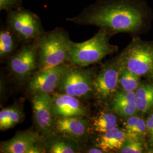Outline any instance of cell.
Returning a JSON list of instances; mask_svg holds the SVG:
<instances>
[{
    "label": "cell",
    "instance_id": "obj_10",
    "mask_svg": "<svg viewBox=\"0 0 153 153\" xmlns=\"http://www.w3.org/2000/svg\"><path fill=\"white\" fill-rule=\"evenodd\" d=\"M52 95L48 93H39L33 95V115L38 133L45 139L53 134V116L51 112Z\"/></svg>",
    "mask_w": 153,
    "mask_h": 153
},
{
    "label": "cell",
    "instance_id": "obj_22",
    "mask_svg": "<svg viewBox=\"0 0 153 153\" xmlns=\"http://www.w3.org/2000/svg\"><path fill=\"white\" fill-rule=\"evenodd\" d=\"M140 76L125 68L121 67L119 75V88L126 92H135L139 87Z\"/></svg>",
    "mask_w": 153,
    "mask_h": 153
},
{
    "label": "cell",
    "instance_id": "obj_25",
    "mask_svg": "<svg viewBox=\"0 0 153 153\" xmlns=\"http://www.w3.org/2000/svg\"><path fill=\"white\" fill-rule=\"evenodd\" d=\"M147 126V138L148 143L151 148H153V112L146 120Z\"/></svg>",
    "mask_w": 153,
    "mask_h": 153
},
{
    "label": "cell",
    "instance_id": "obj_11",
    "mask_svg": "<svg viewBox=\"0 0 153 153\" xmlns=\"http://www.w3.org/2000/svg\"><path fill=\"white\" fill-rule=\"evenodd\" d=\"M51 112L55 117H84L88 114V108L79 98L63 93H52Z\"/></svg>",
    "mask_w": 153,
    "mask_h": 153
},
{
    "label": "cell",
    "instance_id": "obj_19",
    "mask_svg": "<svg viewBox=\"0 0 153 153\" xmlns=\"http://www.w3.org/2000/svg\"><path fill=\"white\" fill-rule=\"evenodd\" d=\"M136 93V102L138 112L143 114L153 109V83H141Z\"/></svg>",
    "mask_w": 153,
    "mask_h": 153
},
{
    "label": "cell",
    "instance_id": "obj_23",
    "mask_svg": "<svg viewBox=\"0 0 153 153\" xmlns=\"http://www.w3.org/2000/svg\"><path fill=\"white\" fill-rule=\"evenodd\" d=\"M144 150L143 141L126 137L119 153H142L144 152Z\"/></svg>",
    "mask_w": 153,
    "mask_h": 153
},
{
    "label": "cell",
    "instance_id": "obj_17",
    "mask_svg": "<svg viewBox=\"0 0 153 153\" xmlns=\"http://www.w3.org/2000/svg\"><path fill=\"white\" fill-rule=\"evenodd\" d=\"M124 124L126 137L143 141L147 137V126L146 120L134 115L126 118Z\"/></svg>",
    "mask_w": 153,
    "mask_h": 153
},
{
    "label": "cell",
    "instance_id": "obj_16",
    "mask_svg": "<svg viewBox=\"0 0 153 153\" xmlns=\"http://www.w3.org/2000/svg\"><path fill=\"white\" fill-rule=\"evenodd\" d=\"M44 145L47 153H76L80 152L81 150L78 142L56 135L46 138Z\"/></svg>",
    "mask_w": 153,
    "mask_h": 153
},
{
    "label": "cell",
    "instance_id": "obj_14",
    "mask_svg": "<svg viewBox=\"0 0 153 153\" xmlns=\"http://www.w3.org/2000/svg\"><path fill=\"white\" fill-rule=\"evenodd\" d=\"M136 100L135 92H126L119 88L109 100V108L115 114L126 118L138 112Z\"/></svg>",
    "mask_w": 153,
    "mask_h": 153
},
{
    "label": "cell",
    "instance_id": "obj_2",
    "mask_svg": "<svg viewBox=\"0 0 153 153\" xmlns=\"http://www.w3.org/2000/svg\"><path fill=\"white\" fill-rule=\"evenodd\" d=\"M37 52L39 70H44L69 62L73 42L68 32L57 27L44 32L33 40Z\"/></svg>",
    "mask_w": 153,
    "mask_h": 153
},
{
    "label": "cell",
    "instance_id": "obj_8",
    "mask_svg": "<svg viewBox=\"0 0 153 153\" xmlns=\"http://www.w3.org/2000/svg\"><path fill=\"white\" fill-rule=\"evenodd\" d=\"M9 66L12 74L19 81H24L32 76L36 69H39L34 42L23 43L10 59Z\"/></svg>",
    "mask_w": 153,
    "mask_h": 153
},
{
    "label": "cell",
    "instance_id": "obj_24",
    "mask_svg": "<svg viewBox=\"0 0 153 153\" xmlns=\"http://www.w3.org/2000/svg\"><path fill=\"white\" fill-rule=\"evenodd\" d=\"M22 0H0V10L7 13L22 7Z\"/></svg>",
    "mask_w": 153,
    "mask_h": 153
},
{
    "label": "cell",
    "instance_id": "obj_9",
    "mask_svg": "<svg viewBox=\"0 0 153 153\" xmlns=\"http://www.w3.org/2000/svg\"><path fill=\"white\" fill-rule=\"evenodd\" d=\"M71 65L64 64L35 72L28 82V92L33 95L39 93H54Z\"/></svg>",
    "mask_w": 153,
    "mask_h": 153
},
{
    "label": "cell",
    "instance_id": "obj_6",
    "mask_svg": "<svg viewBox=\"0 0 153 153\" xmlns=\"http://www.w3.org/2000/svg\"><path fill=\"white\" fill-rule=\"evenodd\" d=\"M95 76L91 69L72 65L62 77L55 92L68 94L79 99L88 98L93 94Z\"/></svg>",
    "mask_w": 153,
    "mask_h": 153
},
{
    "label": "cell",
    "instance_id": "obj_15",
    "mask_svg": "<svg viewBox=\"0 0 153 153\" xmlns=\"http://www.w3.org/2000/svg\"><path fill=\"white\" fill-rule=\"evenodd\" d=\"M126 137L125 129L117 126L109 131L100 134L96 141V146L103 150L104 153L119 152Z\"/></svg>",
    "mask_w": 153,
    "mask_h": 153
},
{
    "label": "cell",
    "instance_id": "obj_1",
    "mask_svg": "<svg viewBox=\"0 0 153 153\" xmlns=\"http://www.w3.org/2000/svg\"><path fill=\"white\" fill-rule=\"evenodd\" d=\"M153 12L145 0H96L66 21L105 28L112 35L137 33L147 27Z\"/></svg>",
    "mask_w": 153,
    "mask_h": 153
},
{
    "label": "cell",
    "instance_id": "obj_21",
    "mask_svg": "<svg viewBox=\"0 0 153 153\" xmlns=\"http://www.w3.org/2000/svg\"><path fill=\"white\" fill-rule=\"evenodd\" d=\"M20 42L16 35L7 26H2L0 31V57L5 58L11 56Z\"/></svg>",
    "mask_w": 153,
    "mask_h": 153
},
{
    "label": "cell",
    "instance_id": "obj_20",
    "mask_svg": "<svg viewBox=\"0 0 153 153\" xmlns=\"http://www.w3.org/2000/svg\"><path fill=\"white\" fill-rule=\"evenodd\" d=\"M25 116L23 111L18 105H11L0 111V129L6 131L21 123Z\"/></svg>",
    "mask_w": 153,
    "mask_h": 153
},
{
    "label": "cell",
    "instance_id": "obj_13",
    "mask_svg": "<svg viewBox=\"0 0 153 153\" xmlns=\"http://www.w3.org/2000/svg\"><path fill=\"white\" fill-rule=\"evenodd\" d=\"M42 143V137L38 133L19 131L11 139L1 142L0 151L2 153H30L33 147Z\"/></svg>",
    "mask_w": 153,
    "mask_h": 153
},
{
    "label": "cell",
    "instance_id": "obj_18",
    "mask_svg": "<svg viewBox=\"0 0 153 153\" xmlns=\"http://www.w3.org/2000/svg\"><path fill=\"white\" fill-rule=\"evenodd\" d=\"M116 114L111 112H101L97 115L89 126L90 130L93 132L102 134L109 131L118 126Z\"/></svg>",
    "mask_w": 153,
    "mask_h": 153
},
{
    "label": "cell",
    "instance_id": "obj_26",
    "mask_svg": "<svg viewBox=\"0 0 153 153\" xmlns=\"http://www.w3.org/2000/svg\"><path fill=\"white\" fill-rule=\"evenodd\" d=\"M98 148H93L90 149L86 152V153H104V151L102 150L101 149L97 147Z\"/></svg>",
    "mask_w": 153,
    "mask_h": 153
},
{
    "label": "cell",
    "instance_id": "obj_4",
    "mask_svg": "<svg viewBox=\"0 0 153 153\" xmlns=\"http://www.w3.org/2000/svg\"><path fill=\"white\" fill-rule=\"evenodd\" d=\"M116 59L120 67L140 76H151L153 71V42L133 38Z\"/></svg>",
    "mask_w": 153,
    "mask_h": 153
},
{
    "label": "cell",
    "instance_id": "obj_3",
    "mask_svg": "<svg viewBox=\"0 0 153 153\" xmlns=\"http://www.w3.org/2000/svg\"><path fill=\"white\" fill-rule=\"evenodd\" d=\"M111 35L100 28L91 38L81 43L73 42L69 62L73 65L86 67L98 63L107 56L117 51L118 47L109 43Z\"/></svg>",
    "mask_w": 153,
    "mask_h": 153
},
{
    "label": "cell",
    "instance_id": "obj_5",
    "mask_svg": "<svg viewBox=\"0 0 153 153\" xmlns=\"http://www.w3.org/2000/svg\"><path fill=\"white\" fill-rule=\"evenodd\" d=\"M6 24L23 43L33 42L45 32L39 16L23 7L7 12Z\"/></svg>",
    "mask_w": 153,
    "mask_h": 153
},
{
    "label": "cell",
    "instance_id": "obj_12",
    "mask_svg": "<svg viewBox=\"0 0 153 153\" xmlns=\"http://www.w3.org/2000/svg\"><path fill=\"white\" fill-rule=\"evenodd\" d=\"M89 126L88 121L82 117H55L53 134L79 141L88 133Z\"/></svg>",
    "mask_w": 153,
    "mask_h": 153
},
{
    "label": "cell",
    "instance_id": "obj_27",
    "mask_svg": "<svg viewBox=\"0 0 153 153\" xmlns=\"http://www.w3.org/2000/svg\"><path fill=\"white\" fill-rule=\"evenodd\" d=\"M150 76H151V77L152 78V79H153V72H152V75H151Z\"/></svg>",
    "mask_w": 153,
    "mask_h": 153
},
{
    "label": "cell",
    "instance_id": "obj_7",
    "mask_svg": "<svg viewBox=\"0 0 153 153\" xmlns=\"http://www.w3.org/2000/svg\"><path fill=\"white\" fill-rule=\"evenodd\" d=\"M120 66L115 58L107 63L94 76L93 95L99 102L109 100L119 88V80Z\"/></svg>",
    "mask_w": 153,
    "mask_h": 153
}]
</instances>
